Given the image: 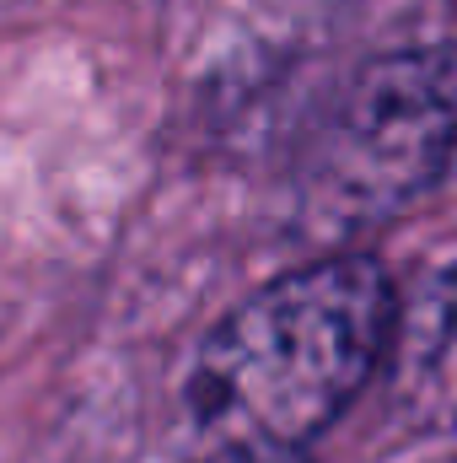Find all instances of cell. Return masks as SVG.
Segmentation results:
<instances>
[{"label": "cell", "instance_id": "obj_1", "mask_svg": "<svg viewBox=\"0 0 457 463\" xmlns=\"http://www.w3.org/2000/svg\"><path fill=\"white\" fill-rule=\"evenodd\" d=\"M393 350V286L377 259L334 253L275 275L210 329L194 410L216 442L307 448Z\"/></svg>", "mask_w": 457, "mask_h": 463}, {"label": "cell", "instance_id": "obj_4", "mask_svg": "<svg viewBox=\"0 0 457 463\" xmlns=\"http://www.w3.org/2000/svg\"><path fill=\"white\" fill-rule=\"evenodd\" d=\"M205 463H307L302 448H258V442H216Z\"/></svg>", "mask_w": 457, "mask_h": 463}, {"label": "cell", "instance_id": "obj_2", "mask_svg": "<svg viewBox=\"0 0 457 463\" xmlns=\"http://www.w3.org/2000/svg\"><path fill=\"white\" fill-rule=\"evenodd\" d=\"M457 151V49L371 60L344 87L312 156V200L344 222H382L420 200Z\"/></svg>", "mask_w": 457, "mask_h": 463}, {"label": "cell", "instance_id": "obj_3", "mask_svg": "<svg viewBox=\"0 0 457 463\" xmlns=\"http://www.w3.org/2000/svg\"><path fill=\"white\" fill-rule=\"evenodd\" d=\"M398 399L420 426H457V264L425 291L404 329Z\"/></svg>", "mask_w": 457, "mask_h": 463}]
</instances>
